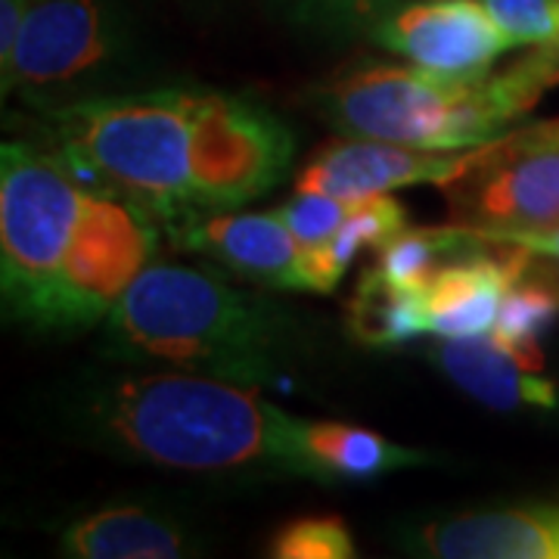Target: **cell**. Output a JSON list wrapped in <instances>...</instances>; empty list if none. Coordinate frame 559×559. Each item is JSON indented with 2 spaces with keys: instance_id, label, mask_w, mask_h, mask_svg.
Instances as JSON below:
<instances>
[{
  "instance_id": "cell-1",
  "label": "cell",
  "mask_w": 559,
  "mask_h": 559,
  "mask_svg": "<svg viewBox=\"0 0 559 559\" xmlns=\"http://www.w3.org/2000/svg\"><path fill=\"white\" fill-rule=\"evenodd\" d=\"M32 112L72 178L140 209L168 240L267 197L296 153L267 103L202 84H150Z\"/></svg>"
},
{
  "instance_id": "cell-2",
  "label": "cell",
  "mask_w": 559,
  "mask_h": 559,
  "mask_svg": "<svg viewBox=\"0 0 559 559\" xmlns=\"http://www.w3.org/2000/svg\"><path fill=\"white\" fill-rule=\"evenodd\" d=\"M66 441L106 457L215 479L326 485L308 454V419L261 399L259 385L131 364L84 367L40 399Z\"/></svg>"
},
{
  "instance_id": "cell-3",
  "label": "cell",
  "mask_w": 559,
  "mask_h": 559,
  "mask_svg": "<svg viewBox=\"0 0 559 559\" xmlns=\"http://www.w3.org/2000/svg\"><path fill=\"white\" fill-rule=\"evenodd\" d=\"M162 230L128 202L87 190L32 140L0 146L3 318L32 333H81L153 264Z\"/></svg>"
},
{
  "instance_id": "cell-4",
  "label": "cell",
  "mask_w": 559,
  "mask_h": 559,
  "mask_svg": "<svg viewBox=\"0 0 559 559\" xmlns=\"http://www.w3.org/2000/svg\"><path fill=\"white\" fill-rule=\"evenodd\" d=\"M308 348L301 320L274 299L187 264H150L103 320L100 358L215 380L283 382Z\"/></svg>"
},
{
  "instance_id": "cell-5",
  "label": "cell",
  "mask_w": 559,
  "mask_h": 559,
  "mask_svg": "<svg viewBox=\"0 0 559 559\" xmlns=\"http://www.w3.org/2000/svg\"><path fill=\"white\" fill-rule=\"evenodd\" d=\"M559 84V47H538L500 72L469 79L423 66L358 62L318 84L308 103L342 138L473 150L507 138L516 121Z\"/></svg>"
},
{
  "instance_id": "cell-6",
  "label": "cell",
  "mask_w": 559,
  "mask_h": 559,
  "mask_svg": "<svg viewBox=\"0 0 559 559\" xmlns=\"http://www.w3.org/2000/svg\"><path fill=\"white\" fill-rule=\"evenodd\" d=\"M150 0H35L3 97L28 109L150 87Z\"/></svg>"
},
{
  "instance_id": "cell-7",
  "label": "cell",
  "mask_w": 559,
  "mask_h": 559,
  "mask_svg": "<svg viewBox=\"0 0 559 559\" xmlns=\"http://www.w3.org/2000/svg\"><path fill=\"white\" fill-rule=\"evenodd\" d=\"M451 224L476 234L559 224V119L513 128L485 143L476 162L441 183Z\"/></svg>"
},
{
  "instance_id": "cell-8",
  "label": "cell",
  "mask_w": 559,
  "mask_h": 559,
  "mask_svg": "<svg viewBox=\"0 0 559 559\" xmlns=\"http://www.w3.org/2000/svg\"><path fill=\"white\" fill-rule=\"evenodd\" d=\"M370 40L454 79L488 72L516 47L481 0H407L373 28Z\"/></svg>"
},
{
  "instance_id": "cell-9",
  "label": "cell",
  "mask_w": 559,
  "mask_h": 559,
  "mask_svg": "<svg viewBox=\"0 0 559 559\" xmlns=\"http://www.w3.org/2000/svg\"><path fill=\"white\" fill-rule=\"evenodd\" d=\"M481 146L473 150H423L389 140L345 138L320 146L301 168L296 193H323L342 202L392 193L414 183H448L463 175Z\"/></svg>"
},
{
  "instance_id": "cell-10",
  "label": "cell",
  "mask_w": 559,
  "mask_h": 559,
  "mask_svg": "<svg viewBox=\"0 0 559 559\" xmlns=\"http://www.w3.org/2000/svg\"><path fill=\"white\" fill-rule=\"evenodd\" d=\"M175 249L197 252L234 277L280 289L318 293L308 249L277 218V212H221L171 237Z\"/></svg>"
},
{
  "instance_id": "cell-11",
  "label": "cell",
  "mask_w": 559,
  "mask_h": 559,
  "mask_svg": "<svg viewBox=\"0 0 559 559\" xmlns=\"http://www.w3.org/2000/svg\"><path fill=\"white\" fill-rule=\"evenodd\" d=\"M401 544L439 559H559V500L432 516L411 525Z\"/></svg>"
},
{
  "instance_id": "cell-12",
  "label": "cell",
  "mask_w": 559,
  "mask_h": 559,
  "mask_svg": "<svg viewBox=\"0 0 559 559\" xmlns=\"http://www.w3.org/2000/svg\"><path fill=\"white\" fill-rule=\"evenodd\" d=\"M62 557L72 559H180L209 554L202 522L159 500L103 503L60 528Z\"/></svg>"
},
{
  "instance_id": "cell-13",
  "label": "cell",
  "mask_w": 559,
  "mask_h": 559,
  "mask_svg": "<svg viewBox=\"0 0 559 559\" xmlns=\"http://www.w3.org/2000/svg\"><path fill=\"white\" fill-rule=\"evenodd\" d=\"M532 252L513 242L485 240L448 261L426 286L432 333L441 340L481 336L498 323L507 289L528 271Z\"/></svg>"
},
{
  "instance_id": "cell-14",
  "label": "cell",
  "mask_w": 559,
  "mask_h": 559,
  "mask_svg": "<svg viewBox=\"0 0 559 559\" xmlns=\"http://www.w3.org/2000/svg\"><path fill=\"white\" fill-rule=\"evenodd\" d=\"M429 360L466 395H473L491 411H522V407H559V392L540 370H528L503 345L481 336H460L429 345Z\"/></svg>"
},
{
  "instance_id": "cell-15",
  "label": "cell",
  "mask_w": 559,
  "mask_h": 559,
  "mask_svg": "<svg viewBox=\"0 0 559 559\" xmlns=\"http://www.w3.org/2000/svg\"><path fill=\"white\" fill-rule=\"evenodd\" d=\"M345 318L352 340L364 348H399L432 333L426 289H401L377 267H367L358 277Z\"/></svg>"
},
{
  "instance_id": "cell-16",
  "label": "cell",
  "mask_w": 559,
  "mask_h": 559,
  "mask_svg": "<svg viewBox=\"0 0 559 559\" xmlns=\"http://www.w3.org/2000/svg\"><path fill=\"white\" fill-rule=\"evenodd\" d=\"M305 444L326 485L340 479H373L395 469L432 463L429 454H419L407 444L389 441L380 432L348 423H308Z\"/></svg>"
},
{
  "instance_id": "cell-17",
  "label": "cell",
  "mask_w": 559,
  "mask_h": 559,
  "mask_svg": "<svg viewBox=\"0 0 559 559\" xmlns=\"http://www.w3.org/2000/svg\"><path fill=\"white\" fill-rule=\"evenodd\" d=\"M404 230H407V209L392 193L348 202V215L340 224V230L318 249H308L320 296L340 286V280L352 267V261L358 259L360 249L380 252L385 242L395 240Z\"/></svg>"
},
{
  "instance_id": "cell-18",
  "label": "cell",
  "mask_w": 559,
  "mask_h": 559,
  "mask_svg": "<svg viewBox=\"0 0 559 559\" xmlns=\"http://www.w3.org/2000/svg\"><path fill=\"white\" fill-rule=\"evenodd\" d=\"M479 242L481 237L476 230L460 227V224L404 230L395 240L382 246L377 271L401 289H426L448 261L460 259Z\"/></svg>"
},
{
  "instance_id": "cell-19",
  "label": "cell",
  "mask_w": 559,
  "mask_h": 559,
  "mask_svg": "<svg viewBox=\"0 0 559 559\" xmlns=\"http://www.w3.org/2000/svg\"><path fill=\"white\" fill-rule=\"evenodd\" d=\"M559 320V293L547 286L532 271H525L500 301L495 342L503 345L513 358H520L528 370H540V340Z\"/></svg>"
},
{
  "instance_id": "cell-20",
  "label": "cell",
  "mask_w": 559,
  "mask_h": 559,
  "mask_svg": "<svg viewBox=\"0 0 559 559\" xmlns=\"http://www.w3.org/2000/svg\"><path fill=\"white\" fill-rule=\"evenodd\" d=\"M289 25L330 40L370 38L407 0H267Z\"/></svg>"
},
{
  "instance_id": "cell-21",
  "label": "cell",
  "mask_w": 559,
  "mask_h": 559,
  "mask_svg": "<svg viewBox=\"0 0 559 559\" xmlns=\"http://www.w3.org/2000/svg\"><path fill=\"white\" fill-rule=\"evenodd\" d=\"M267 557L274 559H352L355 538L340 516H299L280 525L267 540Z\"/></svg>"
},
{
  "instance_id": "cell-22",
  "label": "cell",
  "mask_w": 559,
  "mask_h": 559,
  "mask_svg": "<svg viewBox=\"0 0 559 559\" xmlns=\"http://www.w3.org/2000/svg\"><path fill=\"white\" fill-rule=\"evenodd\" d=\"M513 44L559 47V0H481Z\"/></svg>"
},
{
  "instance_id": "cell-23",
  "label": "cell",
  "mask_w": 559,
  "mask_h": 559,
  "mask_svg": "<svg viewBox=\"0 0 559 559\" xmlns=\"http://www.w3.org/2000/svg\"><path fill=\"white\" fill-rule=\"evenodd\" d=\"M274 212L305 249H318L340 230V224L348 215V202L323 197V193H296Z\"/></svg>"
},
{
  "instance_id": "cell-24",
  "label": "cell",
  "mask_w": 559,
  "mask_h": 559,
  "mask_svg": "<svg viewBox=\"0 0 559 559\" xmlns=\"http://www.w3.org/2000/svg\"><path fill=\"white\" fill-rule=\"evenodd\" d=\"M35 0H0V66L3 72L13 66V53L20 44L22 25Z\"/></svg>"
},
{
  "instance_id": "cell-25",
  "label": "cell",
  "mask_w": 559,
  "mask_h": 559,
  "mask_svg": "<svg viewBox=\"0 0 559 559\" xmlns=\"http://www.w3.org/2000/svg\"><path fill=\"white\" fill-rule=\"evenodd\" d=\"M479 237L495 242H513V246L528 249L532 255L559 259V224H554V227H535V230H495V234H479Z\"/></svg>"
},
{
  "instance_id": "cell-26",
  "label": "cell",
  "mask_w": 559,
  "mask_h": 559,
  "mask_svg": "<svg viewBox=\"0 0 559 559\" xmlns=\"http://www.w3.org/2000/svg\"><path fill=\"white\" fill-rule=\"evenodd\" d=\"M528 271L535 274L538 280H544L547 286H554L559 293V259H544V255H535Z\"/></svg>"
}]
</instances>
